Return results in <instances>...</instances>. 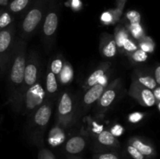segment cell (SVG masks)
Masks as SVG:
<instances>
[{
	"label": "cell",
	"instance_id": "obj_1",
	"mask_svg": "<svg viewBox=\"0 0 160 159\" xmlns=\"http://www.w3.org/2000/svg\"><path fill=\"white\" fill-rule=\"evenodd\" d=\"M26 46L25 43L19 40L17 45L13 47L12 55L10 58V71H9V82L12 91L14 92L13 101L19 104L18 94L23 90V74L26 65ZM21 93V92H20ZM22 97V94H21Z\"/></svg>",
	"mask_w": 160,
	"mask_h": 159
},
{
	"label": "cell",
	"instance_id": "obj_2",
	"mask_svg": "<svg viewBox=\"0 0 160 159\" xmlns=\"http://www.w3.org/2000/svg\"><path fill=\"white\" fill-rule=\"evenodd\" d=\"M13 26L0 30V74L5 73L13 50Z\"/></svg>",
	"mask_w": 160,
	"mask_h": 159
},
{
	"label": "cell",
	"instance_id": "obj_3",
	"mask_svg": "<svg viewBox=\"0 0 160 159\" xmlns=\"http://www.w3.org/2000/svg\"><path fill=\"white\" fill-rule=\"evenodd\" d=\"M42 17L43 12L38 7L33 8L28 12L23 19L21 26L23 37H29L32 34L42 21Z\"/></svg>",
	"mask_w": 160,
	"mask_h": 159
},
{
	"label": "cell",
	"instance_id": "obj_4",
	"mask_svg": "<svg viewBox=\"0 0 160 159\" xmlns=\"http://www.w3.org/2000/svg\"><path fill=\"white\" fill-rule=\"evenodd\" d=\"M24 94L26 110L30 112L42 104L45 96V91L41 84L38 83L28 87Z\"/></svg>",
	"mask_w": 160,
	"mask_h": 159
},
{
	"label": "cell",
	"instance_id": "obj_5",
	"mask_svg": "<svg viewBox=\"0 0 160 159\" xmlns=\"http://www.w3.org/2000/svg\"><path fill=\"white\" fill-rule=\"evenodd\" d=\"M39 62L35 55L31 54L26 60L23 74V90L36 84L38 77Z\"/></svg>",
	"mask_w": 160,
	"mask_h": 159
},
{
	"label": "cell",
	"instance_id": "obj_6",
	"mask_svg": "<svg viewBox=\"0 0 160 159\" xmlns=\"http://www.w3.org/2000/svg\"><path fill=\"white\" fill-rule=\"evenodd\" d=\"M130 94L134 97L141 104L144 106L152 107L156 103L152 91L134 80L133 81V84L131 87Z\"/></svg>",
	"mask_w": 160,
	"mask_h": 159
},
{
	"label": "cell",
	"instance_id": "obj_7",
	"mask_svg": "<svg viewBox=\"0 0 160 159\" xmlns=\"http://www.w3.org/2000/svg\"><path fill=\"white\" fill-rule=\"evenodd\" d=\"M52 115V106L49 103L46 102L40 105L36 110L33 116L34 126L43 130L48 125Z\"/></svg>",
	"mask_w": 160,
	"mask_h": 159
},
{
	"label": "cell",
	"instance_id": "obj_8",
	"mask_svg": "<svg viewBox=\"0 0 160 159\" xmlns=\"http://www.w3.org/2000/svg\"><path fill=\"white\" fill-rule=\"evenodd\" d=\"M73 112V101L71 97L67 92H64L61 96L58 105V116L59 121L67 124V121L70 119Z\"/></svg>",
	"mask_w": 160,
	"mask_h": 159
},
{
	"label": "cell",
	"instance_id": "obj_9",
	"mask_svg": "<svg viewBox=\"0 0 160 159\" xmlns=\"http://www.w3.org/2000/svg\"><path fill=\"white\" fill-rule=\"evenodd\" d=\"M58 23H59V17L56 12L52 11L47 14L44 20L43 27H42L43 35L45 39L48 40L55 35L57 30Z\"/></svg>",
	"mask_w": 160,
	"mask_h": 159
},
{
	"label": "cell",
	"instance_id": "obj_10",
	"mask_svg": "<svg viewBox=\"0 0 160 159\" xmlns=\"http://www.w3.org/2000/svg\"><path fill=\"white\" fill-rule=\"evenodd\" d=\"M86 147V140L81 136H74L69 139L65 145V151L68 154L74 155L80 154Z\"/></svg>",
	"mask_w": 160,
	"mask_h": 159
},
{
	"label": "cell",
	"instance_id": "obj_11",
	"mask_svg": "<svg viewBox=\"0 0 160 159\" xmlns=\"http://www.w3.org/2000/svg\"><path fill=\"white\" fill-rule=\"evenodd\" d=\"M129 143L140 151L147 158H152L156 156V150L152 144L148 142L144 141L142 139L134 137L130 140Z\"/></svg>",
	"mask_w": 160,
	"mask_h": 159
},
{
	"label": "cell",
	"instance_id": "obj_12",
	"mask_svg": "<svg viewBox=\"0 0 160 159\" xmlns=\"http://www.w3.org/2000/svg\"><path fill=\"white\" fill-rule=\"evenodd\" d=\"M105 87L96 84L90 87L88 90L85 93L83 98V101L85 105H91L95 101H98L100 98L101 95L104 92Z\"/></svg>",
	"mask_w": 160,
	"mask_h": 159
},
{
	"label": "cell",
	"instance_id": "obj_13",
	"mask_svg": "<svg viewBox=\"0 0 160 159\" xmlns=\"http://www.w3.org/2000/svg\"><path fill=\"white\" fill-rule=\"evenodd\" d=\"M101 50L103 55L106 58H112L117 53V45L112 37H106L101 43Z\"/></svg>",
	"mask_w": 160,
	"mask_h": 159
},
{
	"label": "cell",
	"instance_id": "obj_14",
	"mask_svg": "<svg viewBox=\"0 0 160 159\" xmlns=\"http://www.w3.org/2000/svg\"><path fill=\"white\" fill-rule=\"evenodd\" d=\"M97 141L98 143L105 147H117L119 146V142L115 137L109 131L102 130L98 134Z\"/></svg>",
	"mask_w": 160,
	"mask_h": 159
},
{
	"label": "cell",
	"instance_id": "obj_15",
	"mask_svg": "<svg viewBox=\"0 0 160 159\" xmlns=\"http://www.w3.org/2000/svg\"><path fill=\"white\" fill-rule=\"evenodd\" d=\"M65 133L59 127H55L51 129L48 137V142L50 146L58 147L62 144L65 140Z\"/></svg>",
	"mask_w": 160,
	"mask_h": 159
},
{
	"label": "cell",
	"instance_id": "obj_16",
	"mask_svg": "<svg viewBox=\"0 0 160 159\" xmlns=\"http://www.w3.org/2000/svg\"><path fill=\"white\" fill-rule=\"evenodd\" d=\"M117 92V90L115 87H112L111 88L105 90L99 98V107H101L102 108H106L110 106L116 99Z\"/></svg>",
	"mask_w": 160,
	"mask_h": 159
},
{
	"label": "cell",
	"instance_id": "obj_17",
	"mask_svg": "<svg viewBox=\"0 0 160 159\" xmlns=\"http://www.w3.org/2000/svg\"><path fill=\"white\" fill-rule=\"evenodd\" d=\"M134 81L138 83L143 87H146V88L149 89V90H154L156 87H157V84H156V80L154 78L152 77L149 75H145V74H139L137 76V79Z\"/></svg>",
	"mask_w": 160,
	"mask_h": 159
},
{
	"label": "cell",
	"instance_id": "obj_18",
	"mask_svg": "<svg viewBox=\"0 0 160 159\" xmlns=\"http://www.w3.org/2000/svg\"><path fill=\"white\" fill-rule=\"evenodd\" d=\"M58 89V84L56 75L49 71L46 76V90L49 94L56 93Z\"/></svg>",
	"mask_w": 160,
	"mask_h": 159
},
{
	"label": "cell",
	"instance_id": "obj_19",
	"mask_svg": "<svg viewBox=\"0 0 160 159\" xmlns=\"http://www.w3.org/2000/svg\"><path fill=\"white\" fill-rule=\"evenodd\" d=\"M59 73H60V80L62 84H67L73 79V70H72V67L68 64L66 63L62 66V70Z\"/></svg>",
	"mask_w": 160,
	"mask_h": 159
},
{
	"label": "cell",
	"instance_id": "obj_20",
	"mask_svg": "<svg viewBox=\"0 0 160 159\" xmlns=\"http://www.w3.org/2000/svg\"><path fill=\"white\" fill-rule=\"evenodd\" d=\"M106 66H103L102 68L98 69L96 70L95 71H94L92 74L90 75L88 78V80H87V87H92L93 85L96 84L98 83V79L101 77L102 75L105 74V70H106Z\"/></svg>",
	"mask_w": 160,
	"mask_h": 159
},
{
	"label": "cell",
	"instance_id": "obj_21",
	"mask_svg": "<svg viewBox=\"0 0 160 159\" xmlns=\"http://www.w3.org/2000/svg\"><path fill=\"white\" fill-rule=\"evenodd\" d=\"M30 0H13L9 5V9L12 12H19L24 9Z\"/></svg>",
	"mask_w": 160,
	"mask_h": 159
},
{
	"label": "cell",
	"instance_id": "obj_22",
	"mask_svg": "<svg viewBox=\"0 0 160 159\" xmlns=\"http://www.w3.org/2000/svg\"><path fill=\"white\" fill-rule=\"evenodd\" d=\"M128 38H129V37H128V34L125 29L120 28V29H117V31H116V35L114 40H115L116 45H117V46H123V42H124Z\"/></svg>",
	"mask_w": 160,
	"mask_h": 159
},
{
	"label": "cell",
	"instance_id": "obj_23",
	"mask_svg": "<svg viewBox=\"0 0 160 159\" xmlns=\"http://www.w3.org/2000/svg\"><path fill=\"white\" fill-rule=\"evenodd\" d=\"M140 48L145 52H152L154 51V42L149 37H145L140 42Z\"/></svg>",
	"mask_w": 160,
	"mask_h": 159
},
{
	"label": "cell",
	"instance_id": "obj_24",
	"mask_svg": "<svg viewBox=\"0 0 160 159\" xmlns=\"http://www.w3.org/2000/svg\"><path fill=\"white\" fill-rule=\"evenodd\" d=\"M130 31L133 37L136 39H139L143 37L144 31L142 25L140 23H136V24H131L129 26Z\"/></svg>",
	"mask_w": 160,
	"mask_h": 159
},
{
	"label": "cell",
	"instance_id": "obj_25",
	"mask_svg": "<svg viewBox=\"0 0 160 159\" xmlns=\"http://www.w3.org/2000/svg\"><path fill=\"white\" fill-rule=\"evenodd\" d=\"M12 22V17L7 12H0V30L9 26Z\"/></svg>",
	"mask_w": 160,
	"mask_h": 159
},
{
	"label": "cell",
	"instance_id": "obj_26",
	"mask_svg": "<svg viewBox=\"0 0 160 159\" xmlns=\"http://www.w3.org/2000/svg\"><path fill=\"white\" fill-rule=\"evenodd\" d=\"M127 151L133 159H148L140 151H138L134 147H133L130 143H128V145L127 146Z\"/></svg>",
	"mask_w": 160,
	"mask_h": 159
},
{
	"label": "cell",
	"instance_id": "obj_27",
	"mask_svg": "<svg viewBox=\"0 0 160 159\" xmlns=\"http://www.w3.org/2000/svg\"><path fill=\"white\" fill-rule=\"evenodd\" d=\"M127 18L130 21L131 24H136V23H140L142 17H141V14L139 13L138 11L135 10H131L127 13L126 15Z\"/></svg>",
	"mask_w": 160,
	"mask_h": 159
},
{
	"label": "cell",
	"instance_id": "obj_28",
	"mask_svg": "<svg viewBox=\"0 0 160 159\" xmlns=\"http://www.w3.org/2000/svg\"><path fill=\"white\" fill-rule=\"evenodd\" d=\"M132 58L135 62H143L148 59V54L142 49H137L132 54Z\"/></svg>",
	"mask_w": 160,
	"mask_h": 159
},
{
	"label": "cell",
	"instance_id": "obj_29",
	"mask_svg": "<svg viewBox=\"0 0 160 159\" xmlns=\"http://www.w3.org/2000/svg\"><path fill=\"white\" fill-rule=\"evenodd\" d=\"M63 63L61 59H56L52 62L51 63V72L54 73L55 75L59 74V73L62 70Z\"/></svg>",
	"mask_w": 160,
	"mask_h": 159
},
{
	"label": "cell",
	"instance_id": "obj_30",
	"mask_svg": "<svg viewBox=\"0 0 160 159\" xmlns=\"http://www.w3.org/2000/svg\"><path fill=\"white\" fill-rule=\"evenodd\" d=\"M94 159H120L117 154L113 152H102L95 154Z\"/></svg>",
	"mask_w": 160,
	"mask_h": 159
},
{
	"label": "cell",
	"instance_id": "obj_31",
	"mask_svg": "<svg viewBox=\"0 0 160 159\" xmlns=\"http://www.w3.org/2000/svg\"><path fill=\"white\" fill-rule=\"evenodd\" d=\"M38 159H56L54 154L48 149L42 148L38 153Z\"/></svg>",
	"mask_w": 160,
	"mask_h": 159
},
{
	"label": "cell",
	"instance_id": "obj_32",
	"mask_svg": "<svg viewBox=\"0 0 160 159\" xmlns=\"http://www.w3.org/2000/svg\"><path fill=\"white\" fill-rule=\"evenodd\" d=\"M143 113H141L138 112H133L128 116V121L131 123H138L143 118Z\"/></svg>",
	"mask_w": 160,
	"mask_h": 159
},
{
	"label": "cell",
	"instance_id": "obj_33",
	"mask_svg": "<svg viewBox=\"0 0 160 159\" xmlns=\"http://www.w3.org/2000/svg\"><path fill=\"white\" fill-rule=\"evenodd\" d=\"M122 47H123V48L128 51H136L138 48L137 45L134 44V42L132 41L129 38H128L124 42H123V46Z\"/></svg>",
	"mask_w": 160,
	"mask_h": 159
},
{
	"label": "cell",
	"instance_id": "obj_34",
	"mask_svg": "<svg viewBox=\"0 0 160 159\" xmlns=\"http://www.w3.org/2000/svg\"><path fill=\"white\" fill-rule=\"evenodd\" d=\"M123 132H124V129H123V126L120 124H116L115 126H112V129H110V132L115 137H120V136L123 133Z\"/></svg>",
	"mask_w": 160,
	"mask_h": 159
},
{
	"label": "cell",
	"instance_id": "obj_35",
	"mask_svg": "<svg viewBox=\"0 0 160 159\" xmlns=\"http://www.w3.org/2000/svg\"><path fill=\"white\" fill-rule=\"evenodd\" d=\"M112 20H113V17H112V13L110 12H106L102 14L101 20L103 23L108 24V23H112Z\"/></svg>",
	"mask_w": 160,
	"mask_h": 159
},
{
	"label": "cell",
	"instance_id": "obj_36",
	"mask_svg": "<svg viewBox=\"0 0 160 159\" xmlns=\"http://www.w3.org/2000/svg\"><path fill=\"white\" fill-rule=\"evenodd\" d=\"M103 130V126H100V125L97 124L96 123H93V128H92V131H93L95 133L98 134Z\"/></svg>",
	"mask_w": 160,
	"mask_h": 159
},
{
	"label": "cell",
	"instance_id": "obj_37",
	"mask_svg": "<svg viewBox=\"0 0 160 159\" xmlns=\"http://www.w3.org/2000/svg\"><path fill=\"white\" fill-rule=\"evenodd\" d=\"M155 80H156L157 85L160 84V66L156 67L155 70Z\"/></svg>",
	"mask_w": 160,
	"mask_h": 159
},
{
	"label": "cell",
	"instance_id": "obj_38",
	"mask_svg": "<svg viewBox=\"0 0 160 159\" xmlns=\"http://www.w3.org/2000/svg\"><path fill=\"white\" fill-rule=\"evenodd\" d=\"M107 81H108L107 76L104 74V75H102V76L99 79H98V83H97V84H100V85L105 87V86H106V84H107Z\"/></svg>",
	"mask_w": 160,
	"mask_h": 159
},
{
	"label": "cell",
	"instance_id": "obj_39",
	"mask_svg": "<svg viewBox=\"0 0 160 159\" xmlns=\"http://www.w3.org/2000/svg\"><path fill=\"white\" fill-rule=\"evenodd\" d=\"M153 95H154L155 97V99H156V101L158 102H159V99H160V88L159 86H157V87H156V88L154 89V93H153Z\"/></svg>",
	"mask_w": 160,
	"mask_h": 159
},
{
	"label": "cell",
	"instance_id": "obj_40",
	"mask_svg": "<svg viewBox=\"0 0 160 159\" xmlns=\"http://www.w3.org/2000/svg\"><path fill=\"white\" fill-rule=\"evenodd\" d=\"M126 0H117V4H118V8L120 9H122L123 8V6L125 4Z\"/></svg>",
	"mask_w": 160,
	"mask_h": 159
},
{
	"label": "cell",
	"instance_id": "obj_41",
	"mask_svg": "<svg viewBox=\"0 0 160 159\" xmlns=\"http://www.w3.org/2000/svg\"><path fill=\"white\" fill-rule=\"evenodd\" d=\"M79 1H78V0H73V6H79Z\"/></svg>",
	"mask_w": 160,
	"mask_h": 159
},
{
	"label": "cell",
	"instance_id": "obj_42",
	"mask_svg": "<svg viewBox=\"0 0 160 159\" xmlns=\"http://www.w3.org/2000/svg\"><path fill=\"white\" fill-rule=\"evenodd\" d=\"M68 159H81V158H79L78 157H70V158H68Z\"/></svg>",
	"mask_w": 160,
	"mask_h": 159
}]
</instances>
